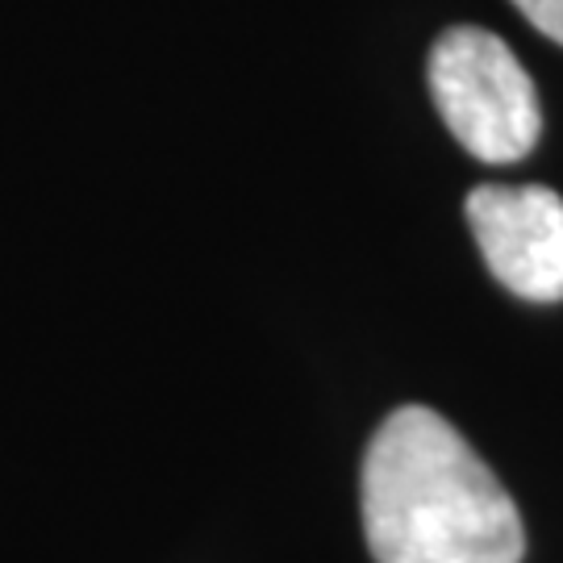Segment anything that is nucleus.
Listing matches in <instances>:
<instances>
[{"label": "nucleus", "instance_id": "obj_2", "mask_svg": "<svg viewBox=\"0 0 563 563\" xmlns=\"http://www.w3.org/2000/svg\"><path fill=\"white\" fill-rule=\"evenodd\" d=\"M430 101L481 163H518L543 134V104L518 55L481 25H451L426 59Z\"/></svg>", "mask_w": 563, "mask_h": 563}, {"label": "nucleus", "instance_id": "obj_4", "mask_svg": "<svg viewBox=\"0 0 563 563\" xmlns=\"http://www.w3.org/2000/svg\"><path fill=\"white\" fill-rule=\"evenodd\" d=\"M514 9L522 13L539 34L563 46V0H514Z\"/></svg>", "mask_w": 563, "mask_h": 563}, {"label": "nucleus", "instance_id": "obj_3", "mask_svg": "<svg viewBox=\"0 0 563 563\" xmlns=\"http://www.w3.org/2000/svg\"><path fill=\"white\" fill-rule=\"evenodd\" d=\"M463 218L497 280L534 305L563 301V197L547 184H481Z\"/></svg>", "mask_w": 563, "mask_h": 563}, {"label": "nucleus", "instance_id": "obj_1", "mask_svg": "<svg viewBox=\"0 0 563 563\" xmlns=\"http://www.w3.org/2000/svg\"><path fill=\"white\" fill-rule=\"evenodd\" d=\"M360 509L376 563H522V514L497 472L426 405H401L363 451Z\"/></svg>", "mask_w": 563, "mask_h": 563}]
</instances>
